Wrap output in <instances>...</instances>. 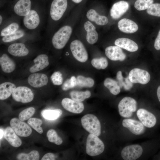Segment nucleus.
<instances>
[{
  "instance_id": "bb28decb",
  "label": "nucleus",
  "mask_w": 160,
  "mask_h": 160,
  "mask_svg": "<svg viewBox=\"0 0 160 160\" xmlns=\"http://www.w3.org/2000/svg\"><path fill=\"white\" fill-rule=\"evenodd\" d=\"M86 16L89 20L94 22L98 25H105L108 22V19L106 17L99 15L95 10L93 9H91L88 11Z\"/></svg>"
},
{
  "instance_id": "79ce46f5",
  "label": "nucleus",
  "mask_w": 160,
  "mask_h": 160,
  "mask_svg": "<svg viewBox=\"0 0 160 160\" xmlns=\"http://www.w3.org/2000/svg\"><path fill=\"white\" fill-rule=\"evenodd\" d=\"M154 46L156 50H160V30L155 40Z\"/></svg>"
},
{
  "instance_id": "2eb2a0df",
  "label": "nucleus",
  "mask_w": 160,
  "mask_h": 160,
  "mask_svg": "<svg viewBox=\"0 0 160 160\" xmlns=\"http://www.w3.org/2000/svg\"><path fill=\"white\" fill-rule=\"evenodd\" d=\"M61 104L65 109L75 113H80L84 109V106L82 103L67 98L62 100Z\"/></svg>"
},
{
  "instance_id": "37998d69",
  "label": "nucleus",
  "mask_w": 160,
  "mask_h": 160,
  "mask_svg": "<svg viewBox=\"0 0 160 160\" xmlns=\"http://www.w3.org/2000/svg\"><path fill=\"white\" fill-rule=\"evenodd\" d=\"M116 77L119 85L120 87H122V81L124 78L122 76L121 71H119L116 74Z\"/></svg>"
},
{
  "instance_id": "1a4fd4ad",
  "label": "nucleus",
  "mask_w": 160,
  "mask_h": 160,
  "mask_svg": "<svg viewBox=\"0 0 160 160\" xmlns=\"http://www.w3.org/2000/svg\"><path fill=\"white\" fill-rule=\"evenodd\" d=\"M128 77L132 83L143 84L148 83L151 79L150 74L147 71L138 68L132 70L129 73Z\"/></svg>"
},
{
  "instance_id": "f257e3e1",
  "label": "nucleus",
  "mask_w": 160,
  "mask_h": 160,
  "mask_svg": "<svg viewBox=\"0 0 160 160\" xmlns=\"http://www.w3.org/2000/svg\"><path fill=\"white\" fill-rule=\"evenodd\" d=\"M46 15V13L31 8L28 14L23 18V25L28 30L37 31L42 26Z\"/></svg>"
},
{
  "instance_id": "dca6fc26",
  "label": "nucleus",
  "mask_w": 160,
  "mask_h": 160,
  "mask_svg": "<svg viewBox=\"0 0 160 160\" xmlns=\"http://www.w3.org/2000/svg\"><path fill=\"white\" fill-rule=\"evenodd\" d=\"M129 3L127 1H121L115 3L110 10V15L114 19L120 18L128 10Z\"/></svg>"
},
{
  "instance_id": "f704fd0d",
  "label": "nucleus",
  "mask_w": 160,
  "mask_h": 160,
  "mask_svg": "<svg viewBox=\"0 0 160 160\" xmlns=\"http://www.w3.org/2000/svg\"><path fill=\"white\" fill-rule=\"evenodd\" d=\"M91 63L92 66L97 69H105L108 65L107 59L103 57L94 58L92 60Z\"/></svg>"
},
{
  "instance_id": "4be33fe9",
  "label": "nucleus",
  "mask_w": 160,
  "mask_h": 160,
  "mask_svg": "<svg viewBox=\"0 0 160 160\" xmlns=\"http://www.w3.org/2000/svg\"><path fill=\"white\" fill-rule=\"evenodd\" d=\"M116 45L130 52H135L138 50L137 44L133 41L126 38L116 39L114 42Z\"/></svg>"
},
{
  "instance_id": "4468645a",
  "label": "nucleus",
  "mask_w": 160,
  "mask_h": 160,
  "mask_svg": "<svg viewBox=\"0 0 160 160\" xmlns=\"http://www.w3.org/2000/svg\"><path fill=\"white\" fill-rule=\"evenodd\" d=\"M123 126L127 129L133 134L140 135L145 131L144 126L140 122L131 119H125L122 122Z\"/></svg>"
},
{
  "instance_id": "c03bdc74",
  "label": "nucleus",
  "mask_w": 160,
  "mask_h": 160,
  "mask_svg": "<svg viewBox=\"0 0 160 160\" xmlns=\"http://www.w3.org/2000/svg\"><path fill=\"white\" fill-rule=\"evenodd\" d=\"M55 156L54 154L51 153H48L44 155L41 160H55Z\"/></svg>"
},
{
  "instance_id": "9d476101",
  "label": "nucleus",
  "mask_w": 160,
  "mask_h": 160,
  "mask_svg": "<svg viewBox=\"0 0 160 160\" xmlns=\"http://www.w3.org/2000/svg\"><path fill=\"white\" fill-rule=\"evenodd\" d=\"M11 127L18 135L28 137L31 134V129L26 123L17 118H13L10 122Z\"/></svg>"
},
{
  "instance_id": "5701e85b",
  "label": "nucleus",
  "mask_w": 160,
  "mask_h": 160,
  "mask_svg": "<svg viewBox=\"0 0 160 160\" xmlns=\"http://www.w3.org/2000/svg\"><path fill=\"white\" fill-rule=\"evenodd\" d=\"M12 127H7L4 132V138L12 146L18 147L22 144V141Z\"/></svg>"
},
{
  "instance_id": "9b49d317",
  "label": "nucleus",
  "mask_w": 160,
  "mask_h": 160,
  "mask_svg": "<svg viewBox=\"0 0 160 160\" xmlns=\"http://www.w3.org/2000/svg\"><path fill=\"white\" fill-rule=\"evenodd\" d=\"M143 151V148L140 145H132L125 147L121 151V155L124 160H135L141 156Z\"/></svg>"
},
{
  "instance_id": "de8ad7c7",
  "label": "nucleus",
  "mask_w": 160,
  "mask_h": 160,
  "mask_svg": "<svg viewBox=\"0 0 160 160\" xmlns=\"http://www.w3.org/2000/svg\"><path fill=\"white\" fill-rule=\"evenodd\" d=\"M157 95L158 100L160 102V85L158 87L157 89Z\"/></svg>"
},
{
  "instance_id": "412c9836",
  "label": "nucleus",
  "mask_w": 160,
  "mask_h": 160,
  "mask_svg": "<svg viewBox=\"0 0 160 160\" xmlns=\"http://www.w3.org/2000/svg\"><path fill=\"white\" fill-rule=\"evenodd\" d=\"M119 29L122 32L126 33H133L138 29L137 24L133 21L127 18H123L118 23Z\"/></svg>"
},
{
  "instance_id": "f3484780",
  "label": "nucleus",
  "mask_w": 160,
  "mask_h": 160,
  "mask_svg": "<svg viewBox=\"0 0 160 160\" xmlns=\"http://www.w3.org/2000/svg\"><path fill=\"white\" fill-rule=\"evenodd\" d=\"M105 53L107 57L113 61H123L126 58V55L121 48L116 45L107 47L105 49Z\"/></svg>"
},
{
  "instance_id": "a18cd8bd",
  "label": "nucleus",
  "mask_w": 160,
  "mask_h": 160,
  "mask_svg": "<svg viewBox=\"0 0 160 160\" xmlns=\"http://www.w3.org/2000/svg\"><path fill=\"white\" fill-rule=\"evenodd\" d=\"M62 89L64 91H67L71 89L69 79L67 80L63 83L62 86Z\"/></svg>"
},
{
  "instance_id": "473e14b6",
  "label": "nucleus",
  "mask_w": 160,
  "mask_h": 160,
  "mask_svg": "<svg viewBox=\"0 0 160 160\" xmlns=\"http://www.w3.org/2000/svg\"><path fill=\"white\" fill-rule=\"evenodd\" d=\"M77 85L81 87H91L94 85V81L92 79L81 75L77 78Z\"/></svg>"
},
{
  "instance_id": "423d86ee",
  "label": "nucleus",
  "mask_w": 160,
  "mask_h": 160,
  "mask_svg": "<svg viewBox=\"0 0 160 160\" xmlns=\"http://www.w3.org/2000/svg\"><path fill=\"white\" fill-rule=\"evenodd\" d=\"M120 115L124 118H129L137 108V103L132 98L126 97L119 102L118 105Z\"/></svg>"
},
{
  "instance_id": "72a5a7b5",
  "label": "nucleus",
  "mask_w": 160,
  "mask_h": 160,
  "mask_svg": "<svg viewBox=\"0 0 160 160\" xmlns=\"http://www.w3.org/2000/svg\"><path fill=\"white\" fill-rule=\"evenodd\" d=\"M39 158L38 152L35 150L33 151L28 154L20 153L17 156V159L20 160H38Z\"/></svg>"
},
{
  "instance_id": "e433bc0d",
  "label": "nucleus",
  "mask_w": 160,
  "mask_h": 160,
  "mask_svg": "<svg viewBox=\"0 0 160 160\" xmlns=\"http://www.w3.org/2000/svg\"><path fill=\"white\" fill-rule=\"evenodd\" d=\"M153 2V0H137L134 7L138 10H143L147 9Z\"/></svg>"
},
{
  "instance_id": "393cba45",
  "label": "nucleus",
  "mask_w": 160,
  "mask_h": 160,
  "mask_svg": "<svg viewBox=\"0 0 160 160\" xmlns=\"http://www.w3.org/2000/svg\"><path fill=\"white\" fill-rule=\"evenodd\" d=\"M5 25L1 29L0 36L2 37L12 34L20 29V24L17 20H13L4 23Z\"/></svg>"
},
{
  "instance_id": "cd10ccee",
  "label": "nucleus",
  "mask_w": 160,
  "mask_h": 160,
  "mask_svg": "<svg viewBox=\"0 0 160 160\" xmlns=\"http://www.w3.org/2000/svg\"><path fill=\"white\" fill-rule=\"evenodd\" d=\"M16 86L10 82H5L0 85V99L4 100L9 97L16 89Z\"/></svg>"
},
{
  "instance_id": "f03ea898",
  "label": "nucleus",
  "mask_w": 160,
  "mask_h": 160,
  "mask_svg": "<svg viewBox=\"0 0 160 160\" xmlns=\"http://www.w3.org/2000/svg\"><path fill=\"white\" fill-rule=\"evenodd\" d=\"M72 32L71 27L65 25L59 29L53 35L51 42L55 49H60L63 48L68 41Z\"/></svg>"
},
{
  "instance_id": "0eeeda50",
  "label": "nucleus",
  "mask_w": 160,
  "mask_h": 160,
  "mask_svg": "<svg viewBox=\"0 0 160 160\" xmlns=\"http://www.w3.org/2000/svg\"><path fill=\"white\" fill-rule=\"evenodd\" d=\"M70 48L73 55L78 61L84 63L87 60V52L81 41L78 40L73 41L70 44Z\"/></svg>"
},
{
  "instance_id": "20e7f679",
  "label": "nucleus",
  "mask_w": 160,
  "mask_h": 160,
  "mask_svg": "<svg viewBox=\"0 0 160 160\" xmlns=\"http://www.w3.org/2000/svg\"><path fill=\"white\" fill-rule=\"evenodd\" d=\"M81 121L82 127L86 131L97 136H100L101 124L96 116L92 114H87L82 117Z\"/></svg>"
},
{
  "instance_id": "6ab92c4d",
  "label": "nucleus",
  "mask_w": 160,
  "mask_h": 160,
  "mask_svg": "<svg viewBox=\"0 0 160 160\" xmlns=\"http://www.w3.org/2000/svg\"><path fill=\"white\" fill-rule=\"evenodd\" d=\"M7 51L12 55L18 57L26 56L29 52L25 44L22 42H17L10 44L8 47Z\"/></svg>"
},
{
  "instance_id": "6e6552de",
  "label": "nucleus",
  "mask_w": 160,
  "mask_h": 160,
  "mask_svg": "<svg viewBox=\"0 0 160 160\" xmlns=\"http://www.w3.org/2000/svg\"><path fill=\"white\" fill-rule=\"evenodd\" d=\"M12 95L15 100L23 103L31 102L34 97L33 94L31 89L25 86L16 88Z\"/></svg>"
},
{
  "instance_id": "c756f323",
  "label": "nucleus",
  "mask_w": 160,
  "mask_h": 160,
  "mask_svg": "<svg viewBox=\"0 0 160 160\" xmlns=\"http://www.w3.org/2000/svg\"><path fill=\"white\" fill-rule=\"evenodd\" d=\"M26 35V32L24 30L19 29L12 34L1 37V40L5 43L12 42L25 37Z\"/></svg>"
},
{
  "instance_id": "4c0bfd02",
  "label": "nucleus",
  "mask_w": 160,
  "mask_h": 160,
  "mask_svg": "<svg viewBox=\"0 0 160 160\" xmlns=\"http://www.w3.org/2000/svg\"><path fill=\"white\" fill-rule=\"evenodd\" d=\"M27 122L39 133L42 134L43 133L42 128L41 127V125L42 124V121L41 120L35 118H31L28 119Z\"/></svg>"
},
{
  "instance_id": "ddd939ff",
  "label": "nucleus",
  "mask_w": 160,
  "mask_h": 160,
  "mask_svg": "<svg viewBox=\"0 0 160 160\" xmlns=\"http://www.w3.org/2000/svg\"><path fill=\"white\" fill-rule=\"evenodd\" d=\"M137 115L144 126L151 128L156 124V119L155 116L145 109L140 108L138 110L137 112Z\"/></svg>"
},
{
  "instance_id": "8fccbe9b",
  "label": "nucleus",
  "mask_w": 160,
  "mask_h": 160,
  "mask_svg": "<svg viewBox=\"0 0 160 160\" xmlns=\"http://www.w3.org/2000/svg\"><path fill=\"white\" fill-rule=\"evenodd\" d=\"M74 2L76 3H79L81 2L83 0H72Z\"/></svg>"
},
{
  "instance_id": "f8f14e48",
  "label": "nucleus",
  "mask_w": 160,
  "mask_h": 160,
  "mask_svg": "<svg viewBox=\"0 0 160 160\" xmlns=\"http://www.w3.org/2000/svg\"><path fill=\"white\" fill-rule=\"evenodd\" d=\"M31 9L30 0H19L13 8V15L15 17H23L27 15Z\"/></svg>"
},
{
  "instance_id": "a211bd4d",
  "label": "nucleus",
  "mask_w": 160,
  "mask_h": 160,
  "mask_svg": "<svg viewBox=\"0 0 160 160\" xmlns=\"http://www.w3.org/2000/svg\"><path fill=\"white\" fill-rule=\"evenodd\" d=\"M48 78L45 74L35 73L31 74L28 79V84L31 86L38 88L46 85L48 82Z\"/></svg>"
},
{
  "instance_id": "aec40b11",
  "label": "nucleus",
  "mask_w": 160,
  "mask_h": 160,
  "mask_svg": "<svg viewBox=\"0 0 160 160\" xmlns=\"http://www.w3.org/2000/svg\"><path fill=\"white\" fill-rule=\"evenodd\" d=\"M34 65L31 67L29 71L34 73L43 70L47 67L49 64V58L45 54L38 55L33 60Z\"/></svg>"
},
{
  "instance_id": "c85d7f7f",
  "label": "nucleus",
  "mask_w": 160,
  "mask_h": 160,
  "mask_svg": "<svg viewBox=\"0 0 160 160\" xmlns=\"http://www.w3.org/2000/svg\"><path fill=\"white\" fill-rule=\"evenodd\" d=\"M104 85L114 95L118 94L120 92V87L117 81L112 79L106 78L104 81Z\"/></svg>"
},
{
  "instance_id": "b1692460",
  "label": "nucleus",
  "mask_w": 160,
  "mask_h": 160,
  "mask_svg": "<svg viewBox=\"0 0 160 160\" xmlns=\"http://www.w3.org/2000/svg\"><path fill=\"white\" fill-rule=\"evenodd\" d=\"M84 28L87 32L86 38L87 42L91 44L96 42L98 39V34L94 25L90 22L87 21L84 23Z\"/></svg>"
},
{
  "instance_id": "49530a36",
  "label": "nucleus",
  "mask_w": 160,
  "mask_h": 160,
  "mask_svg": "<svg viewBox=\"0 0 160 160\" xmlns=\"http://www.w3.org/2000/svg\"><path fill=\"white\" fill-rule=\"evenodd\" d=\"M69 80L71 88H73L77 85L76 78L74 76H71Z\"/></svg>"
},
{
  "instance_id": "7c9ffc66",
  "label": "nucleus",
  "mask_w": 160,
  "mask_h": 160,
  "mask_svg": "<svg viewBox=\"0 0 160 160\" xmlns=\"http://www.w3.org/2000/svg\"><path fill=\"white\" fill-rule=\"evenodd\" d=\"M62 111L59 109H45L41 112L42 116L48 120H54L59 118L62 115Z\"/></svg>"
},
{
  "instance_id": "58836bf2",
  "label": "nucleus",
  "mask_w": 160,
  "mask_h": 160,
  "mask_svg": "<svg viewBox=\"0 0 160 160\" xmlns=\"http://www.w3.org/2000/svg\"><path fill=\"white\" fill-rule=\"evenodd\" d=\"M35 112V109L33 107H29L24 110L20 113L19 119L22 121L27 120L31 117Z\"/></svg>"
},
{
  "instance_id": "7ed1b4c3",
  "label": "nucleus",
  "mask_w": 160,
  "mask_h": 160,
  "mask_svg": "<svg viewBox=\"0 0 160 160\" xmlns=\"http://www.w3.org/2000/svg\"><path fill=\"white\" fill-rule=\"evenodd\" d=\"M105 148L103 141L97 136L90 133L88 135L86 142V151L89 155L94 156L102 153Z\"/></svg>"
},
{
  "instance_id": "c9c22d12",
  "label": "nucleus",
  "mask_w": 160,
  "mask_h": 160,
  "mask_svg": "<svg viewBox=\"0 0 160 160\" xmlns=\"http://www.w3.org/2000/svg\"><path fill=\"white\" fill-rule=\"evenodd\" d=\"M47 136L49 141L54 143L57 145H60L63 143L61 138L58 135L54 129H51L48 130Z\"/></svg>"
},
{
  "instance_id": "a878e982",
  "label": "nucleus",
  "mask_w": 160,
  "mask_h": 160,
  "mask_svg": "<svg viewBox=\"0 0 160 160\" xmlns=\"http://www.w3.org/2000/svg\"><path fill=\"white\" fill-rule=\"evenodd\" d=\"M0 64L3 71L6 73H10L15 68L14 61L7 54H3L0 57Z\"/></svg>"
},
{
  "instance_id": "39448f33",
  "label": "nucleus",
  "mask_w": 160,
  "mask_h": 160,
  "mask_svg": "<svg viewBox=\"0 0 160 160\" xmlns=\"http://www.w3.org/2000/svg\"><path fill=\"white\" fill-rule=\"evenodd\" d=\"M67 6V0H53L48 13L49 19L54 21L60 20L65 12Z\"/></svg>"
},
{
  "instance_id": "09e8293b",
  "label": "nucleus",
  "mask_w": 160,
  "mask_h": 160,
  "mask_svg": "<svg viewBox=\"0 0 160 160\" xmlns=\"http://www.w3.org/2000/svg\"><path fill=\"white\" fill-rule=\"evenodd\" d=\"M4 132L3 130L0 129V139H1L3 137L4 135Z\"/></svg>"
},
{
  "instance_id": "2f4dec72",
  "label": "nucleus",
  "mask_w": 160,
  "mask_h": 160,
  "mask_svg": "<svg viewBox=\"0 0 160 160\" xmlns=\"http://www.w3.org/2000/svg\"><path fill=\"white\" fill-rule=\"evenodd\" d=\"M70 95L72 99L78 102H81L86 99L89 97L91 94L89 90L85 91H73L70 93Z\"/></svg>"
},
{
  "instance_id": "ea45409f",
  "label": "nucleus",
  "mask_w": 160,
  "mask_h": 160,
  "mask_svg": "<svg viewBox=\"0 0 160 160\" xmlns=\"http://www.w3.org/2000/svg\"><path fill=\"white\" fill-rule=\"evenodd\" d=\"M146 12L150 15L160 17V4H152L147 9Z\"/></svg>"
},
{
  "instance_id": "a19ab883",
  "label": "nucleus",
  "mask_w": 160,
  "mask_h": 160,
  "mask_svg": "<svg viewBox=\"0 0 160 160\" xmlns=\"http://www.w3.org/2000/svg\"><path fill=\"white\" fill-rule=\"evenodd\" d=\"M51 79L55 85H60L63 82L62 74L59 71L54 72L51 75Z\"/></svg>"
}]
</instances>
